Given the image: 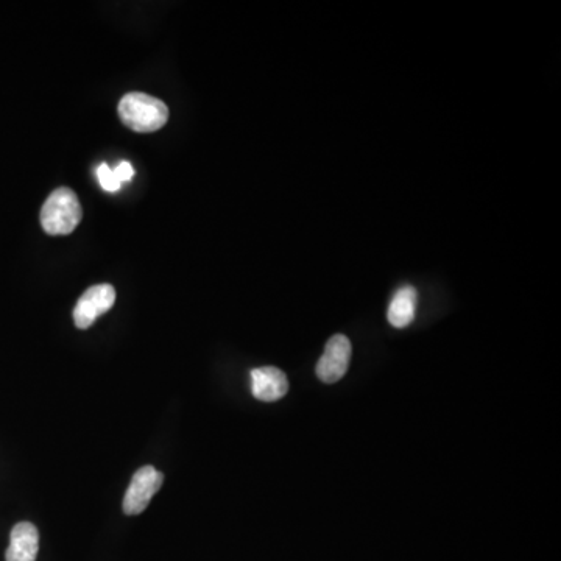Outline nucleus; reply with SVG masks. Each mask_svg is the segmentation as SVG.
Segmentation results:
<instances>
[{
    "label": "nucleus",
    "mask_w": 561,
    "mask_h": 561,
    "mask_svg": "<svg viewBox=\"0 0 561 561\" xmlns=\"http://www.w3.org/2000/svg\"><path fill=\"white\" fill-rule=\"evenodd\" d=\"M119 116L130 130L136 133H153L167 124L169 108L163 100L149 94L130 92L120 100Z\"/></svg>",
    "instance_id": "obj_1"
},
{
    "label": "nucleus",
    "mask_w": 561,
    "mask_h": 561,
    "mask_svg": "<svg viewBox=\"0 0 561 561\" xmlns=\"http://www.w3.org/2000/svg\"><path fill=\"white\" fill-rule=\"evenodd\" d=\"M82 220V206L75 192L69 187L53 191L41 209V225L50 236H66L77 228Z\"/></svg>",
    "instance_id": "obj_2"
},
{
    "label": "nucleus",
    "mask_w": 561,
    "mask_h": 561,
    "mask_svg": "<svg viewBox=\"0 0 561 561\" xmlns=\"http://www.w3.org/2000/svg\"><path fill=\"white\" fill-rule=\"evenodd\" d=\"M164 476L153 466H142L141 470L136 471L131 479L130 487L124 498L125 515H141L153 496L158 493L159 488L163 487Z\"/></svg>",
    "instance_id": "obj_3"
},
{
    "label": "nucleus",
    "mask_w": 561,
    "mask_h": 561,
    "mask_svg": "<svg viewBox=\"0 0 561 561\" xmlns=\"http://www.w3.org/2000/svg\"><path fill=\"white\" fill-rule=\"evenodd\" d=\"M116 303V290L111 284H97L83 293L74 309V323L78 329L91 328L100 315L106 314Z\"/></svg>",
    "instance_id": "obj_4"
},
{
    "label": "nucleus",
    "mask_w": 561,
    "mask_h": 561,
    "mask_svg": "<svg viewBox=\"0 0 561 561\" xmlns=\"http://www.w3.org/2000/svg\"><path fill=\"white\" fill-rule=\"evenodd\" d=\"M350 339L342 334L332 337L326 343L325 353L318 360L317 376L325 384H334L345 376L351 360Z\"/></svg>",
    "instance_id": "obj_5"
},
{
    "label": "nucleus",
    "mask_w": 561,
    "mask_h": 561,
    "mask_svg": "<svg viewBox=\"0 0 561 561\" xmlns=\"http://www.w3.org/2000/svg\"><path fill=\"white\" fill-rule=\"evenodd\" d=\"M289 381L279 368L262 367L251 371V392L264 403H273L286 396Z\"/></svg>",
    "instance_id": "obj_6"
},
{
    "label": "nucleus",
    "mask_w": 561,
    "mask_h": 561,
    "mask_svg": "<svg viewBox=\"0 0 561 561\" xmlns=\"http://www.w3.org/2000/svg\"><path fill=\"white\" fill-rule=\"evenodd\" d=\"M38 551V529L32 523L16 524L11 530L7 561H36Z\"/></svg>",
    "instance_id": "obj_7"
},
{
    "label": "nucleus",
    "mask_w": 561,
    "mask_h": 561,
    "mask_svg": "<svg viewBox=\"0 0 561 561\" xmlns=\"http://www.w3.org/2000/svg\"><path fill=\"white\" fill-rule=\"evenodd\" d=\"M418 292L413 286H403L396 290L390 301L387 318L395 328H407L415 320L417 314Z\"/></svg>",
    "instance_id": "obj_8"
},
{
    "label": "nucleus",
    "mask_w": 561,
    "mask_h": 561,
    "mask_svg": "<svg viewBox=\"0 0 561 561\" xmlns=\"http://www.w3.org/2000/svg\"><path fill=\"white\" fill-rule=\"evenodd\" d=\"M97 177H99L100 186L108 192H117L122 184L117 181L116 175H114L113 169H111L108 164H100L99 169H97Z\"/></svg>",
    "instance_id": "obj_9"
},
{
    "label": "nucleus",
    "mask_w": 561,
    "mask_h": 561,
    "mask_svg": "<svg viewBox=\"0 0 561 561\" xmlns=\"http://www.w3.org/2000/svg\"><path fill=\"white\" fill-rule=\"evenodd\" d=\"M113 172L120 184L127 183L135 175V169L128 161H122L116 169H113Z\"/></svg>",
    "instance_id": "obj_10"
}]
</instances>
